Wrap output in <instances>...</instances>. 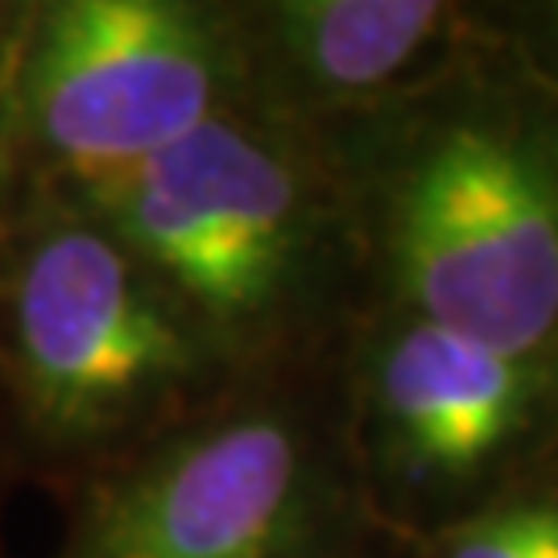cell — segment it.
<instances>
[{"label":"cell","mask_w":558,"mask_h":558,"mask_svg":"<svg viewBox=\"0 0 558 558\" xmlns=\"http://www.w3.org/2000/svg\"><path fill=\"white\" fill-rule=\"evenodd\" d=\"M319 137L356 207L373 306L555 352L558 83L484 9L476 41L435 80Z\"/></svg>","instance_id":"obj_1"},{"label":"cell","mask_w":558,"mask_h":558,"mask_svg":"<svg viewBox=\"0 0 558 558\" xmlns=\"http://www.w3.org/2000/svg\"><path fill=\"white\" fill-rule=\"evenodd\" d=\"M240 377L327 364L364 311L356 207L315 129L228 104L145 166L80 191Z\"/></svg>","instance_id":"obj_2"},{"label":"cell","mask_w":558,"mask_h":558,"mask_svg":"<svg viewBox=\"0 0 558 558\" xmlns=\"http://www.w3.org/2000/svg\"><path fill=\"white\" fill-rule=\"evenodd\" d=\"M236 380L87 203L0 191V422L29 476L66 488Z\"/></svg>","instance_id":"obj_3"},{"label":"cell","mask_w":558,"mask_h":558,"mask_svg":"<svg viewBox=\"0 0 558 558\" xmlns=\"http://www.w3.org/2000/svg\"><path fill=\"white\" fill-rule=\"evenodd\" d=\"M339 356L240 377L66 484L46 558H364L385 534L348 451Z\"/></svg>","instance_id":"obj_4"},{"label":"cell","mask_w":558,"mask_h":558,"mask_svg":"<svg viewBox=\"0 0 558 558\" xmlns=\"http://www.w3.org/2000/svg\"><path fill=\"white\" fill-rule=\"evenodd\" d=\"M339 389L364 505L398 546L558 484V348L505 352L368 306Z\"/></svg>","instance_id":"obj_5"},{"label":"cell","mask_w":558,"mask_h":558,"mask_svg":"<svg viewBox=\"0 0 558 558\" xmlns=\"http://www.w3.org/2000/svg\"><path fill=\"white\" fill-rule=\"evenodd\" d=\"M228 104H240L228 0H25L0 191H92Z\"/></svg>","instance_id":"obj_6"},{"label":"cell","mask_w":558,"mask_h":558,"mask_svg":"<svg viewBox=\"0 0 558 558\" xmlns=\"http://www.w3.org/2000/svg\"><path fill=\"white\" fill-rule=\"evenodd\" d=\"M240 104L331 129L435 80L476 41L459 0H228Z\"/></svg>","instance_id":"obj_7"},{"label":"cell","mask_w":558,"mask_h":558,"mask_svg":"<svg viewBox=\"0 0 558 558\" xmlns=\"http://www.w3.org/2000/svg\"><path fill=\"white\" fill-rule=\"evenodd\" d=\"M555 488L558 484L505 500L497 509H484L476 518L439 530L435 538L401 546V550L405 558H538Z\"/></svg>","instance_id":"obj_8"},{"label":"cell","mask_w":558,"mask_h":558,"mask_svg":"<svg viewBox=\"0 0 558 558\" xmlns=\"http://www.w3.org/2000/svg\"><path fill=\"white\" fill-rule=\"evenodd\" d=\"M480 9L521 59L558 83V0H493Z\"/></svg>","instance_id":"obj_9"},{"label":"cell","mask_w":558,"mask_h":558,"mask_svg":"<svg viewBox=\"0 0 558 558\" xmlns=\"http://www.w3.org/2000/svg\"><path fill=\"white\" fill-rule=\"evenodd\" d=\"M21 21H25V0H0V104H4L9 71H13V54H17Z\"/></svg>","instance_id":"obj_10"},{"label":"cell","mask_w":558,"mask_h":558,"mask_svg":"<svg viewBox=\"0 0 558 558\" xmlns=\"http://www.w3.org/2000/svg\"><path fill=\"white\" fill-rule=\"evenodd\" d=\"M9 476L34 480L29 472H25V468H21L17 451H13V442H9V435H4V422H0V480H9ZM0 558H13V550L4 546V525H0Z\"/></svg>","instance_id":"obj_11"},{"label":"cell","mask_w":558,"mask_h":558,"mask_svg":"<svg viewBox=\"0 0 558 558\" xmlns=\"http://www.w3.org/2000/svg\"><path fill=\"white\" fill-rule=\"evenodd\" d=\"M538 558H558V488L550 493V509H546V534H542Z\"/></svg>","instance_id":"obj_12"},{"label":"cell","mask_w":558,"mask_h":558,"mask_svg":"<svg viewBox=\"0 0 558 558\" xmlns=\"http://www.w3.org/2000/svg\"><path fill=\"white\" fill-rule=\"evenodd\" d=\"M364 558H405V550H401L398 542L380 538L377 546H373V550H368V555H364Z\"/></svg>","instance_id":"obj_13"}]
</instances>
